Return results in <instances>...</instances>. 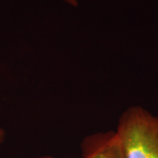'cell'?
<instances>
[{
    "mask_svg": "<svg viewBox=\"0 0 158 158\" xmlns=\"http://www.w3.org/2000/svg\"><path fill=\"white\" fill-rule=\"evenodd\" d=\"M115 131L124 158H158V115L140 106H130L120 115Z\"/></svg>",
    "mask_w": 158,
    "mask_h": 158,
    "instance_id": "1",
    "label": "cell"
},
{
    "mask_svg": "<svg viewBox=\"0 0 158 158\" xmlns=\"http://www.w3.org/2000/svg\"><path fill=\"white\" fill-rule=\"evenodd\" d=\"M82 158H124L121 141L115 130L97 132L81 142Z\"/></svg>",
    "mask_w": 158,
    "mask_h": 158,
    "instance_id": "2",
    "label": "cell"
},
{
    "mask_svg": "<svg viewBox=\"0 0 158 158\" xmlns=\"http://www.w3.org/2000/svg\"><path fill=\"white\" fill-rule=\"evenodd\" d=\"M37 158H56L55 156H40V157Z\"/></svg>",
    "mask_w": 158,
    "mask_h": 158,
    "instance_id": "5",
    "label": "cell"
},
{
    "mask_svg": "<svg viewBox=\"0 0 158 158\" xmlns=\"http://www.w3.org/2000/svg\"><path fill=\"white\" fill-rule=\"evenodd\" d=\"M68 3L71 4L72 6H77V0H66Z\"/></svg>",
    "mask_w": 158,
    "mask_h": 158,
    "instance_id": "4",
    "label": "cell"
},
{
    "mask_svg": "<svg viewBox=\"0 0 158 158\" xmlns=\"http://www.w3.org/2000/svg\"><path fill=\"white\" fill-rule=\"evenodd\" d=\"M5 136H6V133H5V130L3 129L2 127H0V144L4 141L5 139Z\"/></svg>",
    "mask_w": 158,
    "mask_h": 158,
    "instance_id": "3",
    "label": "cell"
}]
</instances>
